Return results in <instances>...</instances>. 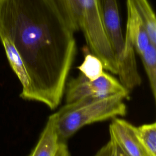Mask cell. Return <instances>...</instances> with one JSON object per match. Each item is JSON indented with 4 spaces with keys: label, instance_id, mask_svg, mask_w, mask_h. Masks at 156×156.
<instances>
[{
    "label": "cell",
    "instance_id": "1",
    "mask_svg": "<svg viewBox=\"0 0 156 156\" xmlns=\"http://www.w3.org/2000/svg\"><path fill=\"white\" fill-rule=\"evenodd\" d=\"M74 31L55 0H0V41L13 44L27 71L29 101L60 105L76 53Z\"/></svg>",
    "mask_w": 156,
    "mask_h": 156
},
{
    "label": "cell",
    "instance_id": "2",
    "mask_svg": "<svg viewBox=\"0 0 156 156\" xmlns=\"http://www.w3.org/2000/svg\"><path fill=\"white\" fill-rule=\"evenodd\" d=\"M126 99L121 94H113L59 114L57 132L60 141H65L82 127L93 122L123 116L127 113Z\"/></svg>",
    "mask_w": 156,
    "mask_h": 156
},
{
    "label": "cell",
    "instance_id": "3",
    "mask_svg": "<svg viewBox=\"0 0 156 156\" xmlns=\"http://www.w3.org/2000/svg\"><path fill=\"white\" fill-rule=\"evenodd\" d=\"M88 48L101 61L104 69L117 74V62L106 33L101 0H82L81 27Z\"/></svg>",
    "mask_w": 156,
    "mask_h": 156
},
{
    "label": "cell",
    "instance_id": "4",
    "mask_svg": "<svg viewBox=\"0 0 156 156\" xmlns=\"http://www.w3.org/2000/svg\"><path fill=\"white\" fill-rule=\"evenodd\" d=\"M129 91L119 80L105 73L98 78L90 80L81 73L67 83L66 104H71L87 97L104 98L113 94H121L127 99Z\"/></svg>",
    "mask_w": 156,
    "mask_h": 156
},
{
    "label": "cell",
    "instance_id": "5",
    "mask_svg": "<svg viewBox=\"0 0 156 156\" xmlns=\"http://www.w3.org/2000/svg\"><path fill=\"white\" fill-rule=\"evenodd\" d=\"M101 5L105 29L118 65L122 58L125 43L117 0H101Z\"/></svg>",
    "mask_w": 156,
    "mask_h": 156
},
{
    "label": "cell",
    "instance_id": "6",
    "mask_svg": "<svg viewBox=\"0 0 156 156\" xmlns=\"http://www.w3.org/2000/svg\"><path fill=\"white\" fill-rule=\"evenodd\" d=\"M135 128L127 121L114 118L109 126L110 136L128 156H149L139 141Z\"/></svg>",
    "mask_w": 156,
    "mask_h": 156
},
{
    "label": "cell",
    "instance_id": "7",
    "mask_svg": "<svg viewBox=\"0 0 156 156\" xmlns=\"http://www.w3.org/2000/svg\"><path fill=\"white\" fill-rule=\"evenodd\" d=\"M126 7L127 15L125 36L130 39L135 52L140 55L151 43L149 37L142 19L127 0Z\"/></svg>",
    "mask_w": 156,
    "mask_h": 156
},
{
    "label": "cell",
    "instance_id": "8",
    "mask_svg": "<svg viewBox=\"0 0 156 156\" xmlns=\"http://www.w3.org/2000/svg\"><path fill=\"white\" fill-rule=\"evenodd\" d=\"M58 118L57 112L49 116L36 146L29 156H55L60 143Z\"/></svg>",
    "mask_w": 156,
    "mask_h": 156
},
{
    "label": "cell",
    "instance_id": "9",
    "mask_svg": "<svg viewBox=\"0 0 156 156\" xmlns=\"http://www.w3.org/2000/svg\"><path fill=\"white\" fill-rule=\"evenodd\" d=\"M9 62V64L18 77L22 85V91L20 97L28 100L30 92L29 78L24 65L13 44L9 40L4 38L1 41Z\"/></svg>",
    "mask_w": 156,
    "mask_h": 156
},
{
    "label": "cell",
    "instance_id": "10",
    "mask_svg": "<svg viewBox=\"0 0 156 156\" xmlns=\"http://www.w3.org/2000/svg\"><path fill=\"white\" fill-rule=\"evenodd\" d=\"M142 19L148 34L151 43L156 45V19L148 0H127Z\"/></svg>",
    "mask_w": 156,
    "mask_h": 156
},
{
    "label": "cell",
    "instance_id": "11",
    "mask_svg": "<svg viewBox=\"0 0 156 156\" xmlns=\"http://www.w3.org/2000/svg\"><path fill=\"white\" fill-rule=\"evenodd\" d=\"M74 31L81 27L82 0H55Z\"/></svg>",
    "mask_w": 156,
    "mask_h": 156
},
{
    "label": "cell",
    "instance_id": "12",
    "mask_svg": "<svg viewBox=\"0 0 156 156\" xmlns=\"http://www.w3.org/2000/svg\"><path fill=\"white\" fill-rule=\"evenodd\" d=\"M147 76L151 93L156 99V45L149 43L140 55Z\"/></svg>",
    "mask_w": 156,
    "mask_h": 156
},
{
    "label": "cell",
    "instance_id": "13",
    "mask_svg": "<svg viewBox=\"0 0 156 156\" xmlns=\"http://www.w3.org/2000/svg\"><path fill=\"white\" fill-rule=\"evenodd\" d=\"M136 135L149 156H156V122L144 124L135 128Z\"/></svg>",
    "mask_w": 156,
    "mask_h": 156
},
{
    "label": "cell",
    "instance_id": "14",
    "mask_svg": "<svg viewBox=\"0 0 156 156\" xmlns=\"http://www.w3.org/2000/svg\"><path fill=\"white\" fill-rule=\"evenodd\" d=\"M80 73L90 80L99 77L104 72L100 59L93 54L86 52L83 62L77 67Z\"/></svg>",
    "mask_w": 156,
    "mask_h": 156
},
{
    "label": "cell",
    "instance_id": "15",
    "mask_svg": "<svg viewBox=\"0 0 156 156\" xmlns=\"http://www.w3.org/2000/svg\"><path fill=\"white\" fill-rule=\"evenodd\" d=\"M94 156H114L113 143L110 138L109 141L98 151Z\"/></svg>",
    "mask_w": 156,
    "mask_h": 156
},
{
    "label": "cell",
    "instance_id": "16",
    "mask_svg": "<svg viewBox=\"0 0 156 156\" xmlns=\"http://www.w3.org/2000/svg\"><path fill=\"white\" fill-rule=\"evenodd\" d=\"M55 156H70L68 146L65 141H60Z\"/></svg>",
    "mask_w": 156,
    "mask_h": 156
},
{
    "label": "cell",
    "instance_id": "17",
    "mask_svg": "<svg viewBox=\"0 0 156 156\" xmlns=\"http://www.w3.org/2000/svg\"><path fill=\"white\" fill-rule=\"evenodd\" d=\"M110 139L113 143V155L114 156H128L123 151L122 149L119 147V146L117 144V143L110 137Z\"/></svg>",
    "mask_w": 156,
    "mask_h": 156
}]
</instances>
